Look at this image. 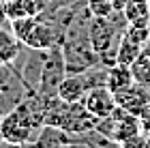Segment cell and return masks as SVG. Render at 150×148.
<instances>
[{"label": "cell", "mask_w": 150, "mask_h": 148, "mask_svg": "<svg viewBox=\"0 0 150 148\" xmlns=\"http://www.w3.org/2000/svg\"><path fill=\"white\" fill-rule=\"evenodd\" d=\"M6 22H9V15H6V6H4L2 0H0V26H6Z\"/></svg>", "instance_id": "2e32d148"}, {"label": "cell", "mask_w": 150, "mask_h": 148, "mask_svg": "<svg viewBox=\"0 0 150 148\" xmlns=\"http://www.w3.org/2000/svg\"><path fill=\"white\" fill-rule=\"evenodd\" d=\"M131 73H133L135 84H142V86H146V88H150V54L146 50H142V54L133 60Z\"/></svg>", "instance_id": "8fae6325"}, {"label": "cell", "mask_w": 150, "mask_h": 148, "mask_svg": "<svg viewBox=\"0 0 150 148\" xmlns=\"http://www.w3.org/2000/svg\"><path fill=\"white\" fill-rule=\"evenodd\" d=\"M22 50L24 45L13 35V30H6L4 26H0V64H11L22 54Z\"/></svg>", "instance_id": "9c48e42d"}, {"label": "cell", "mask_w": 150, "mask_h": 148, "mask_svg": "<svg viewBox=\"0 0 150 148\" xmlns=\"http://www.w3.org/2000/svg\"><path fill=\"white\" fill-rule=\"evenodd\" d=\"M81 103L94 118H105L116 110V97L107 86H92L86 92V97L81 99Z\"/></svg>", "instance_id": "277c9868"}, {"label": "cell", "mask_w": 150, "mask_h": 148, "mask_svg": "<svg viewBox=\"0 0 150 148\" xmlns=\"http://www.w3.org/2000/svg\"><path fill=\"white\" fill-rule=\"evenodd\" d=\"M0 144H4V140H2V133H0Z\"/></svg>", "instance_id": "ffe728a7"}, {"label": "cell", "mask_w": 150, "mask_h": 148, "mask_svg": "<svg viewBox=\"0 0 150 148\" xmlns=\"http://www.w3.org/2000/svg\"><path fill=\"white\" fill-rule=\"evenodd\" d=\"M144 135H146V146H150V131H148V133H144Z\"/></svg>", "instance_id": "ac0fdd59"}, {"label": "cell", "mask_w": 150, "mask_h": 148, "mask_svg": "<svg viewBox=\"0 0 150 148\" xmlns=\"http://www.w3.org/2000/svg\"><path fill=\"white\" fill-rule=\"evenodd\" d=\"M67 77V62H64V54H62V45H54L45 52V60H43V71H41V79H39V88L37 95L45 101L47 110L52 105L58 103V86L60 82Z\"/></svg>", "instance_id": "6da1fadb"}, {"label": "cell", "mask_w": 150, "mask_h": 148, "mask_svg": "<svg viewBox=\"0 0 150 148\" xmlns=\"http://www.w3.org/2000/svg\"><path fill=\"white\" fill-rule=\"evenodd\" d=\"M142 50H144V45H139V43L131 41V39H129L125 32H122L120 41H118V45H116V62H118V64H127V67H131V64H133V60L142 54Z\"/></svg>", "instance_id": "30bf717a"}, {"label": "cell", "mask_w": 150, "mask_h": 148, "mask_svg": "<svg viewBox=\"0 0 150 148\" xmlns=\"http://www.w3.org/2000/svg\"><path fill=\"white\" fill-rule=\"evenodd\" d=\"M0 67H2V64H0Z\"/></svg>", "instance_id": "cb8c5ba5"}, {"label": "cell", "mask_w": 150, "mask_h": 148, "mask_svg": "<svg viewBox=\"0 0 150 148\" xmlns=\"http://www.w3.org/2000/svg\"><path fill=\"white\" fill-rule=\"evenodd\" d=\"M58 43H62V30H60L54 22L41 17V15H37V22L32 24L30 32L22 41L24 47L41 50V52L50 50V47H54V45H58Z\"/></svg>", "instance_id": "3957f363"}, {"label": "cell", "mask_w": 150, "mask_h": 148, "mask_svg": "<svg viewBox=\"0 0 150 148\" xmlns=\"http://www.w3.org/2000/svg\"><path fill=\"white\" fill-rule=\"evenodd\" d=\"M90 79H88L86 71L81 73H67V77L58 86V99L64 103H77L86 97V92L90 90Z\"/></svg>", "instance_id": "5b68a950"}, {"label": "cell", "mask_w": 150, "mask_h": 148, "mask_svg": "<svg viewBox=\"0 0 150 148\" xmlns=\"http://www.w3.org/2000/svg\"><path fill=\"white\" fill-rule=\"evenodd\" d=\"M133 82V73H131V67H127V64H112V67H107V75H105V86L110 88L114 95L116 92H120V90H125L129 88Z\"/></svg>", "instance_id": "ba28073f"}, {"label": "cell", "mask_w": 150, "mask_h": 148, "mask_svg": "<svg viewBox=\"0 0 150 148\" xmlns=\"http://www.w3.org/2000/svg\"><path fill=\"white\" fill-rule=\"evenodd\" d=\"M127 26H116V13L112 17H90L88 22V39L97 54H103L118 45Z\"/></svg>", "instance_id": "7a4b0ae2"}, {"label": "cell", "mask_w": 150, "mask_h": 148, "mask_svg": "<svg viewBox=\"0 0 150 148\" xmlns=\"http://www.w3.org/2000/svg\"><path fill=\"white\" fill-rule=\"evenodd\" d=\"M142 2H148V0H142Z\"/></svg>", "instance_id": "603a6c76"}, {"label": "cell", "mask_w": 150, "mask_h": 148, "mask_svg": "<svg viewBox=\"0 0 150 148\" xmlns=\"http://www.w3.org/2000/svg\"><path fill=\"white\" fill-rule=\"evenodd\" d=\"M32 144H35V146H45V148H62V146L77 144V135L64 131L62 127L43 123V125H41V129L37 131V137H35V142H32Z\"/></svg>", "instance_id": "52a82bcc"}, {"label": "cell", "mask_w": 150, "mask_h": 148, "mask_svg": "<svg viewBox=\"0 0 150 148\" xmlns=\"http://www.w3.org/2000/svg\"><path fill=\"white\" fill-rule=\"evenodd\" d=\"M148 90H150V88H148Z\"/></svg>", "instance_id": "d4e9b609"}, {"label": "cell", "mask_w": 150, "mask_h": 148, "mask_svg": "<svg viewBox=\"0 0 150 148\" xmlns=\"http://www.w3.org/2000/svg\"><path fill=\"white\" fill-rule=\"evenodd\" d=\"M148 11H150V0H148Z\"/></svg>", "instance_id": "7402d4cb"}, {"label": "cell", "mask_w": 150, "mask_h": 148, "mask_svg": "<svg viewBox=\"0 0 150 148\" xmlns=\"http://www.w3.org/2000/svg\"><path fill=\"white\" fill-rule=\"evenodd\" d=\"M139 125H142V131H144V133L150 131V101L146 103V107L139 114Z\"/></svg>", "instance_id": "9a60e30c"}, {"label": "cell", "mask_w": 150, "mask_h": 148, "mask_svg": "<svg viewBox=\"0 0 150 148\" xmlns=\"http://www.w3.org/2000/svg\"><path fill=\"white\" fill-rule=\"evenodd\" d=\"M144 50H146V52H148V54H150V41H148V43H146V45H144Z\"/></svg>", "instance_id": "d6986e66"}, {"label": "cell", "mask_w": 150, "mask_h": 148, "mask_svg": "<svg viewBox=\"0 0 150 148\" xmlns=\"http://www.w3.org/2000/svg\"><path fill=\"white\" fill-rule=\"evenodd\" d=\"M122 15H125L127 24L129 22H146L150 19V11H148V2H142V0H129L125 11H122Z\"/></svg>", "instance_id": "7c38bea8"}, {"label": "cell", "mask_w": 150, "mask_h": 148, "mask_svg": "<svg viewBox=\"0 0 150 148\" xmlns=\"http://www.w3.org/2000/svg\"><path fill=\"white\" fill-rule=\"evenodd\" d=\"M110 2L114 6V11H125V6H127L129 0H110Z\"/></svg>", "instance_id": "e0dca14e"}, {"label": "cell", "mask_w": 150, "mask_h": 148, "mask_svg": "<svg viewBox=\"0 0 150 148\" xmlns=\"http://www.w3.org/2000/svg\"><path fill=\"white\" fill-rule=\"evenodd\" d=\"M86 9L92 17H112L116 13L110 0H86Z\"/></svg>", "instance_id": "5bb4252c"}, {"label": "cell", "mask_w": 150, "mask_h": 148, "mask_svg": "<svg viewBox=\"0 0 150 148\" xmlns=\"http://www.w3.org/2000/svg\"><path fill=\"white\" fill-rule=\"evenodd\" d=\"M114 97H116V105L118 107L135 114V116H139L142 110L146 107V103L150 101V90L142 84H131L129 88L116 92Z\"/></svg>", "instance_id": "8992f818"}, {"label": "cell", "mask_w": 150, "mask_h": 148, "mask_svg": "<svg viewBox=\"0 0 150 148\" xmlns=\"http://www.w3.org/2000/svg\"><path fill=\"white\" fill-rule=\"evenodd\" d=\"M125 35L131 39V41L139 43V45H146L150 41V32H148V19L146 22H129L127 28H125Z\"/></svg>", "instance_id": "4fadbf2b"}, {"label": "cell", "mask_w": 150, "mask_h": 148, "mask_svg": "<svg viewBox=\"0 0 150 148\" xmlns=\"http://www.w3.org/2000/svg\"><path fill=\"white\" fill-rule=\"evenodd\" d=\"M148 32H150V19H148Z\"/></svg>", "instance_id": "44dd1931"}]
</instances>
